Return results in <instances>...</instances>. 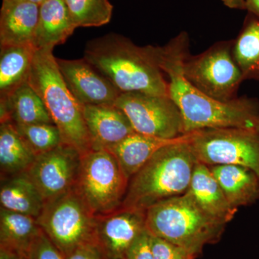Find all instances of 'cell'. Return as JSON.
<instances>
[{"mask_svg": "<svg viewBox=\"0 0 259 259\" xmlns=\"http://www.w3.org/2000/svg\"><path fill=\"white\" fill-rule=\"evenodd\" d=\"M188 49V35L182 32L162 47L150 46L160 69L168 77V95L182 114L185 134L204 129L255 128L259 105L248 99L224 102L196 88L184 74L182 66Z\"/></svg>", "mask_w": 259, "mask_h": 259, "instance_id": "1", "label": "cell"}, {"mask_svg": "<svg viewBox=\"0 0 259 259\" xmlns=\"http://www.w3.org/2000/svg\"><path fill=\"white\" fill-rule=\"evenodd\" d=\"M83 59L120 93L169 97L168 81L149 46L139 47L127 37L109 33L89 41Z\"/></svg>", "mask_w": 259, "mask_h": 259, "instance_id": "2", "label": "cell"}, {"mask_svg": "<svg viewBox=\"0 0 259 259\" xmlns=\"http://www.w3.org/2000/svg\"><path fill=\"white\" fill-rule=\"evenodd\" d=\"M190 140L191 134H185L155 153L131 177L121 207L146 212L162 201L186 193L198 162Z\"/></svg>", "mask_w": 259, "mask_h": 259, "instance_id": "3", "label": "cell"}, {"mask_svg": "<svg viewBox=\"0 0 259 259\" xmlns=\"http://www.w3.org/2000/svg\"><path fill=\"white\" fill-rule=\"evenodd\" d=\"M53 50L52 48L36 49L28 82L42 99L60 131L63 144L76 148L82 156L93 150L83 107L66 86Z\"/></svg>", "mask_w": 259, "mask_h": 259, "instance_id": "4", "label": "cell"}, {"mask_svg": "<svg viewBox=\"0 0 259 259\" xmlns=\"http://www.w3.org/2000/svg\"><path fill=\"white\" fill-rule=\"evenodd\" d=\"M227 223L209 215L188 192L162 201L146 212V229L195 258L221 238Z\"/></svg>", "mask_w": 259, "mask_h": 259, "instance_id": "5", "label": "cell"}, {"mask_svg": "<svg viewBox=\"0 0 259 259\" xmlns=\"http://www.w3.org/2000/svg\"><path fill=\"white\" fill-rule=\"evenodd\" d=\"M36 219L64 257L81 247L96 246L97 216L75 188L45 202Z\"/></svg>", "mask_w": 259, "mask_h": 259, "instance_id": "6", "label": "cell"}, {"mask_svg": "<svg viewBox=\"0 0 259 259\" xmlns=\"http://www.w3.org/2000/svg\"><path fill=\"white\" fill-rule=\"evenodd\" d=\"M129 182L111 152L92 150L81 156L75 190L95 215H105L121 208Z\"/></svg>", "mask_w": 259, "mask_h": 259, "instance_id": "7", "label": "cell"}, {"mask_svg": "<svg viewBox=\"0 0 259 259\" xmlns=\"http://www.w3.org/2000/svg\"><path fill=\"white\" fill-rule=\"evenodd\" d=\"M190 144L200 163L243 166L259 177V133L255 128L201 130L191 133Z\"/></svg>", "mask_w": 259, "mask_h": 259, "instance_id": "8", "label": "cell"}, {"mask_svg": "<svg viewBox=\"0 0 259 259\" xmlns=\"http://www.w3.org/2000/svg\"><path fill=\"white\" fill-rule=\"evenodd\" d=\"M232 41L214 44L200 55L186 56L183 69L185 77L196 88L218 101L235 100L243 81V75L233 58Z\"/></svg>", "mask_w": 259, "mask_h": 259, "instance_id": "9", "label": "cell"}, {"mask_svg": "<svg viewBox=\"0 0 259 259\" xmlns=\"http://www.w3.org/2000/svg\"><path fill=\"white\" fill-rule=\"evenodd\" d=\"M115 105L127 116L135 132L163 139L185 134L182 114L169 97L121 93Z\"/></svg>", "mask_w": 259, "mask_h": 259, "instance_id": "10", "label": "cell"}, {"mask_svg": "<svg viewBox=\"0 0 259 259\" xmlns=\"http://www.w3.org/2000/svg\"><path fill=\"white\" fill-rule=\"evenodd\" d=\"M81 160V155L76 148L62 143L37 156L25 172L47 202L75 188Z\"/></svg>", "mask_w": 259, "mask_h": 259, "instance_id": "11", "label": "cell"}, {"mask_svg": "<svg viewBox=\"0 0 259 259\" xmlns=\"http://www.w3.org/2000/svg\"><path fill=\"white\" fill-rule=\"evenodd\" d=\"M146 228L144 211L121 207L97 216L96 248L103 259H124L127 250Z\"/></svg>", "mask_w": 259, "mask_h": 259, "instance_id": "12", "label": "cell"}, {"mask_svg": "<svg viewBox=\"0 0 259 259\" xmlns=\"http://www.w3.org/2000/svg\"><path fill=\"white\" fill-rule=\"evenodd\" d=\"M66 86L82 106L115 105L120 90L84 59H56Z\"/></svg>", "mask_w": 259, "mask_h": 259, "instance_id": "13", "label": "cell"}, {"mask_svg": "<svg viewBox=\"0 0 259 259\" xmlns=\"http://www.w3.org/2000/svg\"><path fill=\"white\" fill-rule=\"evenodd\" d=\"M83 116L93 150L107 149L135 132L127 116L115 105H86Z\"/></svg>", "mask_w": 259, "mask_h": 259, "instance_id": "14", "label": "cell"}, {"mask_svg": "<svg viewBox=\"0 0 259 259\" xmlns=\"http://www.w3.org/2000/svg\"><path fill=\"white\" fill-rule=\"evenodd\" d=\"M39 5L25 0H3L0 45L32 44L38 23Z\"/></svg>", "mask_w": 259, "mask_h": 259, "instance_id": "15", "label": "cell"}, {"mask_svg": "<svg viewBox=\"0 0 259 259\" xmlns=\"http://www.w3.org/2000/svg\"><path fill=\"white\" fill-rule=\"evenodd\" d=\"M0 115L1 123L54 124L42 99L28 81L8 95L1 97Z\"/></svg>", "mask_w": 259, "mask_h": 259, "instance_id": "16", "label": "cell"}, {"mask_svg": "<svg viewBox=\"0 0 259 259\" xmlns=\"http://www.w3.org/2000/svg\"><path fill=\"white\" fill-rule=\"evenodd\" d=\"M187 192L207 214L227 224L238 211L228 202L210 167L200 162L196 164Z\"/></svg>", "mask_w": 259, "mask_h": 259, "instance_id": "17", "label": "cell"}, {"mask_svg": "<svg viewBox=\"0 0 259 259\" xmlns=\"http://www.w3.org/2000/svg\"><path fill=\"white\" fill-rule=\"evenodd\" d=\"M76 28L65 0H45L39 6L34 47L54 49L64 44Z\"/></svg>", "mask_w": 259, "mask_h": 259, "instance_id": "18", "label": "cell"}, {"mask_svg": "<svg viewBox=\"0 0 259 259\" xmlns=\"http://www.w3.org/2000/svg\"><path fill=\"white\" fill-rule=\"evenodd\" d=\"M209 167L233 208L251 205L259 200V177L249 168L235 165Z\"/></svg>", "mask_w": 259, "mask_h": 259, "instance_id": "19", "label": "cell"}, {"mask_svg": "<svg viewBox=\"0 0 259 259\" xmlns=\"http://www.w3.org/2000/svg\"><path fill=\"white\" fill-rule=\"evenodd\" d=\"M185 135L177 139H163L134 132L106 150L115 156L131 180L161 148L180 141Z\"/></svg>", "mask_w": 259, "mask_h": 259, "instance_id": "20", "label": "cell"}, {"mask_svg": "<svg viewBox=\"0 0 259 259\" xmlns=\"http://www.w3.org/2000/svg\"><path fill=\"white\" fill-rule=\"evenodd\" d=\"M1 207L37 218L45 201L26 172L4 179L0 189Z\"/></svg>", "mask_w": 259, "mask_h": 259, "instance_id": "21", "label": "cell"}, {"mask_svg": "<svg viewBox=\"0 0 259 259\" xmlns=\"http://www.w3.org/2000/svg\"><path fill=\"white\" fill-rule=\"evenodd\" d=\"M37 155L18 134L13 122L0 126V168L2 180L23 173L35 161Z\"/></svg>", "mask_w": 259, "mask_h": 259, "instance_id": "22", "label": "cell"}, {"mask_svg": "<svg viewBox=\"0 0 259 259\" xmlns=\"http://www.w3.org/2000/svg\"><path fill=\"white\" fill-rule=\"evenodd\" d=\"M40 231L36 218L1 207L0 248L25 255Z\"/></svg>", "mask_w": 259, "mask_h": 259, "instance_id": "23", "label": "cell"}, {"mask_svg": "<svg viewBox=\"0 0 259 259\" xmlns=\"http://www.w3.org/2000/svg\"><path fill=\"white\" fill-rule=\"evenodd\" d=\"M36 49L32 44L1 47L0 94L5 96L28 81Z\"/></svg>", "mask_w": 259, "mask_h": 259, "instance_id": "24", "label": "cell"}, {"mask_svg": "<svg viewBox=\"0 0 259 259\" xmlns=\"http://www.w3.org/2000/svg\"><path fill=\"white\" fill-rule=\"evenodd\" d=\"M233 58L243 80H259V18L250 14L233 42Z\"/></svg>", "mask_w": 259, "mask_h": 259, "instance_id": "25", "label": "cell"}, {"mask_svg": "<svg viewBox=\"0 0 259 259\" xmlns=\"http://www.w3.org/2000/svg\"><path fill=\"white\" fill-rule=\"evenodd\" d=\"M73 21L79 27H100L111 20L113 6L109 0H65Z\"/></svg>", "mask_w": 259, "mask_h": 259, "instance_id": "26", "label": "cell"}, {"mask_svg": "<svg viewBox=\"0 0 259 259\" xmlns=\"http://www.w3.org/2000/svg\"><path fill=\"white\" fill-rule=\"evenodd\" d=\"M18 134L38 156L62 144L60 131L54 124H13Z\"/></svg>", "mask_w": 259, "mask_h": 259, "instance_id": "27", "label": "cell"}, {"mask_svg": "<svg viewBox=\"0 0 259 259\" xmlns=\"http://www.w3.org/2000/svg\"><path fill=\"white\" fill-rule=\"evenodd\" d=\"M23 259H66L40 229Z\"/></svg>", "mask_w": 259, "mask_h": 259, "instance_id": "28", "label": "cell"}, {"mask_svg": "<svg viewBox=\"0 0 259 259\" xmlns=\"http://www.w3.org/2000/svg\"><path fill=\"white\" fill-rule=\"evenodd\" d=\"M151 243L153 259H188L192 257L176 245L152 234Z\"/></svg>", "mask_w": 259, "mask_h": 259, "instance_id": "29", "label": "cell"}, {"mask_svg": "<svg viewBox=\"0 0 259 259\" xmlns=\"http://www.w3.org/2000/svg\"><path fill=\"white\" fill-rule=\"evenodd\" d=\"M124 259H153L151 233L146 228L131 245Z\"/></svg>", "mask_w": 259, "mask_h": 259, "instance_id": "30", "label": "cell"}, {"mask_svg": "<svg viewBox=\"0 0 259 259\" xmlns=\"http://www.w3.org/2000/svg\"><path fill=\"white\" fill-rule=\"evenodd\" d=\"M66 259H103L95 245L81 247L64 257Z\"/></svg>", "mask_w": 259, "mask_h": 259, "instance_id": "31", "label": "cell"}, {"mask_svg": "<svg viewBox=\"0 0 259 259\" xmlns=\"http://www.w3.org/2000/svg\"><path fill=\"white\" fill-rule=\"evenodd\" d=\"M245 10L259 18V0H246Z\"/></svg>", "mask_w": 259, "mask_h": 259, "instance_id": "32", "label": "cell"}, {"mask_svg": "<svg viewBox=\"0 0 259 259\" xmlns=\"http://www.w3.org/2000/svg\"><path fill=\"white\" fill-rule=\"evenodd\" d=\"M223 4L231 9L245 10L246 0H221Z\"/></svg>", "mask_w": 259, "mask_h": 259, "instance_id": "33", "label": "cell"}, {"mask_svg": "<svg viewBox=\"0 0 259 259\" xmlns=\"http://www.w3.org/2000/svg\"><path fill=\"white\" fill-rule=\"evenodd\" d=\"M0 259H23V255L11 250L0 248Z\"/></svg>", "mask_w": 259, "mask_h": 259, "instance_id": "34", "label": "cell"}, {"mask_svg": "<svg viewBox=\"0 0 259 259\" xmlns=\"http://www.w3.org/2000/svg\"><path fill=\"white\" fill-rule=\"evenodd\" d=\"M25 1L30 2V3H34V4L40 6V5H41L45 0H25Z\"/></svg>", "mask_w": 259, "mask_h": 259, "instance_id": "35", "label": "cell"}, {"mask_svg": "<svg viewBox=\"0 0 259 259\" xmlns=\"http://www.w3.org/2000/svg\"><path fill=\"white\" fill-rule=\"evenodd\" d=\"M255 129L259 133V117H258V119H257L256 121H255Z\"/></svg>", "mask_w": 259, "mask_h": 259, "instance_id": "36", "label": "cell"}, {"mask_svg": "<svg viewBox=\"0 0 259 259\" xmlns=\"http://www.w3.org/2000/svg\"><path fill=\"white\" fill-rule=\"evenodd\" d=\"M188 259H194V258H193V257H190Z\"/></svg>", "mask_w": 259, "mask_h": 259, "instance_id": "37", "label": "cell"}]
</instances>
